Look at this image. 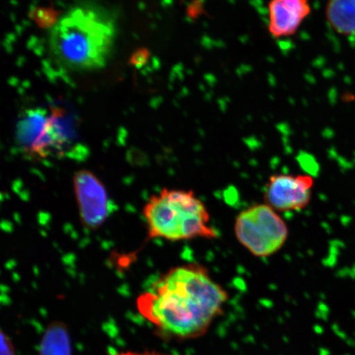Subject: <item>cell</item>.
I'll use <instances>...</instances> for the list:
<instances>
[{
	"label": "cell",
	"instance_id": "obj_11",
	"mask_svg": "<svg viewBox=\"0 0 355 355\" xmlns=\"http://www.w3.org/2000/svg\"><path fill=\"white\" fill-rule=\"evenodd\" d=\"M150 58V52L146 49H141L136 52L132 58V64L133 65L141 67L144 65L148 61Z\"/></svg>",
	"mask_w": 355,
	"mask_h": 355
},
{
	"label": "cell",
	"instance_id": "obj_1",
	"mask_svg": "<svg viewBox=\"0 0 355 355\" xmlns=\"http://www.w3.org/2000/svg\"><path fill=\"white\" fill-rule=\"evenodd\" d=\"M229 295L204 266H176L161 275L139 296L137 308L159 335L188 340L206 334Z\"/></svg>",
	"mask_w": 355,
	"mask_h": 355
},
{
	"label": "cell",
	"instance_id": "obj_8",
	"mask_svg": "<svg viewBox=\"0 0 355 355\" xmlns=\"http://www.w3.org/2000/svg\"><path fill=\"white\" fill-rule=\"evenodd\" d=\"M325 16L336 33L345 37L355 35V0H331L327 2Z\"/></svg>",
	"mask_w": 355,
	"mask_h": 355
},
{
	"label": "cell",
	"instance_id": "obj_4",
	"mask_svg": "<svg viewBox=\"0 0 355 355\" xmlns=\"http://www.w3.org/2000/svg\"><path fill=\"white\" fill-rule=\"evenodd\" d=\"M234 233L239 243L257 257L277 254L288 237L286 221L266 204H257L239 213Z\"/></svg>",
	"mask_w": 355,
	"mask_h": 355
},
{
	"label": "cell",
	"instance_id": "obj_2",
	"mask_svg": "<svg viewBox=\"0 0 355 355\" xmlns=\"http://www.w3.org/2000/svg\"><path fill=\"white\" fill-rule=\"evenodd\" d=\"M116 37V24L104 8L78 6L70 8L51 31L53 56L66 68L95 70L110 59Z\"/></svg>",
	"mask_w": 355,
	"mask_h": 355
},
{
	"label": "cell",
	"instance_id": "obj_9",
	"mask_svg": "<svg viewBox=\"0 0 355 355\" xmlns=\"http://www.w3.org/2000/svg\"><path fill=\"white\" fill-rule=\"evenodd\" d=\"M39 355H72L69 331L64 322L49 324L40 344Z\"/></svg>",
	"mask_w": 355,
	"mask_h": 355
},
{
	"label": "cell",
	"instance_id": "obj_5",
	"mask_svg": "<svg viewBox=\"0 0 355 355\" xmlns=\"http://www.w3.org/2000/svg\"><path fill=\"white\" fill-rule=\"evenodd\" d=\"M313 187V179L308 175H272L266 186L265 204L277 212L303 210L309 205Z\"/></svg>",
	"mask_w": 355,
	"mask_h": 355
},
{
	"label": "cell",
	"instance_id": "obj_12",
	"mask_svg": "<svg viewBox=\"0 0 355 355\" xmlns=\"http://www.w3.org/2000/svg\"><path fill=\"white\" fill-rule=\"evenodd\" d=\"M204 12V7L202 2H193L190 4L187 8L188 15L191 19H197L200 15H202Z\"/></svg>",
	"mask_w": 355,
	"mask_h": 355
},
{
	"label": "cell",
	"instance_id": "obj_10",
	"mask_svg": "<svg viewBox=\"0 0 355 355\" xmlns=\"http://www.w3.org/2000/svg\"><path fill=\"white\" fill-rule=\"evenodd\" d=\"M0 355H15V349L12 340L0 329Z\"/></svg>",
	"mask_w": 355,
	"mask_h": 355
},
{
	"label": "cell",
	"instance_id": "obj_13",
	"mask_svg": "<svg viewBox=\"0 0 355 355\" xmlns=\"http://www.w3.org/2000/svg\"><path fill=\"white\" fill-rule=\"evenodd\" d=\"M124 355H168V354H158V353H145V354H124Z\"/></svg>",
	"mask_w": 355,
	"mask_h": 355
},
{
	"label": "cell",
	"instance_id": "obj_6",
	"mask_svg": "<svg viewBox=\"0 0 355 355\" xmlns=\"http://www.w3.org/2000/svg\"><path fill=\"white\" fill-rule=\"evenodd\" d=\"M73 185L83 225L88 230L99 229L109 213L108 195L104 185L88 171L77 172Z\"/></svg>",
	"mask_w": 355,
	"mask_h": 355
},
{
	"label": "cell",
	"instance_id": "obj_7",
	"mask_svg": "<svg viewBox=\"0 0 355 355\" xmlns=\"http://www.w3.org/2000/svg\"><path fill=\"white\" fill-rule=\"evenodd\" d=\"M269 31L274 37H288L295 35L302 22L311 13L306 0H275L269 3Z\"/></svg>",
	"mask_w": 355,
	"mask_h": 355
},
{
	"label": "cell",
	"instance_id": "obj_3",
	"mask_svg": "<svg viewBox=\"0 0 355 355\" xmlns=\"http://www.w3.org/2000/svg\"><path fill=\"white\" fill-rule=\"evenodd\" d=\"M143 212L150 239L180 241L218 236L205 203L192 190L164 189L149 198Z\"/></svg>",
	"mask_w": 355,
	"mask_h": 355
}]
</instances>
